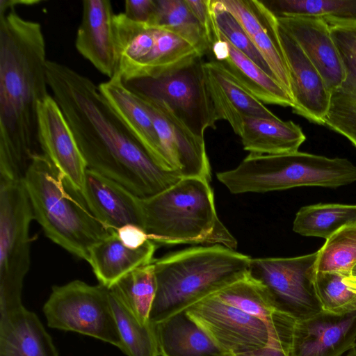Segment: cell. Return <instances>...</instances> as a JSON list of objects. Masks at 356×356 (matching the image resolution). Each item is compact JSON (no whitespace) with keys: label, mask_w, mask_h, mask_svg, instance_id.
Masks as SVG:
<instances>
[{"label":"cell","mask_w":356,"mask_h":356,"mask_svg":"<svg viewBox=\"0 0 356 356\" xmlns=\"http://www.w3.org/2000/svg\"><path fill=\"white\" fill-rule=\"evenodd\" d=\"M152 26L154 46L135 79L152 76L186 59L201 54L193 45L179 35L159 26Z\"/></svg>","instance_id":"836d02e7"},{"label":"cell","mask_w":356,"mask_h":356,"mask_svg":"<svg viewBox=\"0 0 356 356\" xmlns=\"http://www.w3.org/2000/svg\"><path fill=\"white\" fill-rule=\"evenodd\" d=\"M350 276L356 277V265L353 268Z\"/></svg>","instance_id":"ee69618b"},{"label":"cell","mask_w":356,"mask_h":356,"mask_svg":"<svg viewBox=\"0 0 356 356\" xmlns=\"http://www.w3.org/2000/svg\"><path fill=\"white\" fill-rule=\"evenodd\" d=\"M81 197L92 215L108 229L127 225L143 229L140 198L120 184L87 169Z\"/></svg>","instance_id":"603a6c76"},{"label":"cell","mask_w":356,"mask_h":356,"mask_svg":"<svg viewBox=\"0 0 356 356\" xmlns=\"http://www.w3.org/2000/svg\"><path fill=\"white\" fill-rule=\"evenodd\" d=\"M250 153L278 155L298 151L306 140L301 127L293 121L245 118L238 135Z\"/></svg>","instance_id":"83f0119b"},{"label":"cell","mask_w":356,"mask_h":356,"mask_svg":"<svg viewBox=\"0 0 356 356\" xmlns=\"http://www.w3.org/2000/svg\"><path fill=\"white\" fill-rule=\"evenodd\" d=\"M168 30L193 45L203 56L211 39L192 14L185 0H156V12L152 25Z\"/></svg>","instance_id":"4dcf8cb0"},{"label":"cell","mask_w":356,"mask_h":356,"mask_svg":"<svg viewBox=\"0 0 356 356\" xmlns=\"http://www.w3.org/2000/svg\"><path fill=\"white\" fill-rule=\"evenodd\" d=\"M214 2L238 22L277 82L291 97L289 68L279 39L275 16L261 0H214Z\"/></svg>","instance_id":"9a60e30c"},{"label":"cell","mask_w":356,"mask_h":356,"mask_svg":"<svg viewBox=\"0 0 356 356\" xmlns=\"http://www.w3.org/2000/svg\"><path fill=\"white\" fill-rule=\"evenodd\" d=\"M277 31L289 68L294 104L293 112L312 122L325 125L331 92L318 70L296 41L278 24Z\"/></svg>","instance_id":"5bb4252c"},{"label":"cell","mask_w":356,"mask_h":356,"mask_svg":"<svg viewBox=\"0 0 356 356\" xmlns=\"http://www.w3.org/2000/svg\"><path fill=\"white\" fill-rule=\"evenodd\" d=\"M120 240L128 247L138 248L149 241L146 232L135 225H127L116 230Z\"/></svg>","instance_id":"ab89813d"},{"label":"cell","mask_w":356,"mask_h":356,"mask_svg":"<svg viewBox=\"0 0 356 356\" xmlns=\"http://www.w3.org/2000/svg\"><path fill=\"white\" fill-rule=\"evenodd\" d=\"M345 275L316 272L315 288L322 310L337 314L356 311V293L344 282Z\"/></svg>","instance_id":"d590c367"},{"label":"cell","mask_w":356,"mask_h":356,"mask_svg":"<svg viewBox=\"0 0 356 356\" xmlns=\"http://www.w3.org/2000/svg\"><path fill=\"white\" fill-rule=\"evenodd\" d=\"M213 295L261 320L273 346L290 356L296 321L278 307L261 282L248 273Z\"/></svg>","instance_id":"2e32d148"},{"label":"cell","mask_w":356,"mask_h":356,"mask_svg":"<svg viewBox=\"0 0 356 356\" xmlns=\"http://www.w3.org/2000/svg\"><path fill=\"white\" fill-rule=\"evenodd\" d=\"M143 229L156 245H220L237 241L218 217L209 181L182 178L152 197L140 198Z\"/></svg>","instance_id":"5b68a950"},{"label":"cell","mask_w":356,"mask_h":356,"mask_svg":"<svg viewBox=\"0 0 356 356\" xmlns=\"http://www.w3.org/2000/svg\"><path fill=\"white\" fill-rule=\"evenodd\" d=\"M154 325L159 356H227L185 309Z\"/></svg>","instance_id":"4316f807"},{"label":"cell","mask_w":356,"mask_h":356,"mask_svg":"<svg viewBox=\"0 0 356 356\" xmlns=\"http://www.w3.org/2000/svg\"><path fill=\"white\" fill-rule=\"evenodd\" d=\"M345 356H356V348H353L350 350L348 354Z\"/></svg>","instance_id":"7bdbcfd3"},{"label":"cell","mask_w":356,"mask_h":356,"mask_svg":"<svg viewBox=\"0 0 356 356\" xmlns=\"http://www.w3.org/2000/svg\"><path fill=\"white\" fill-rule=\"evenodd\" d=\"M204 63V56L197 54L152 76L123 83L136 95L163 104L193 135L204 138L218 121Z\"/></svg>","instance_id":"52a82bcc"},{"label":"cell","mask_w":356,"mask_h":356,"mask_svg":"<svg viewBox=\"0 0 356 356\" xmlns=\"http://www.w3.org/2000/svg\"><path fill=\"white\" fill-rule=\"evenodd\" d=\"M108 289L117 294L141 323L149 322V316L156 292L152 262L130 272Z\"/></svg>","instance_id":"1f68e13d"},{"label":"cell","mask_w":356,"mask_h":356,"mask_svg":"<svg viewBox=\"0 0 356 356\" xmlns=\"http://www.w3.org/2000/svg\"><path fill=\"white\" fill-rule=\"evenodd\" d=\"M205 56L207 60L220 65L262 103L293 107V99L282 86L233 47L213 24L211 43Z\"/></svg>","instance_id":"44dd1931"},{"label":"cell","mask_w":356,"mask_h":356,"mask_svg":"<svg viewBox=\"0 0 356 356\" xmlns=\"http://www.w3.org/2000/svg\"><path fill=\"white\" fill-rule=\"evenodd\" d=\"M35 220L51 241L88 261L90 248L111 234L43 153L31 159L23 178Z\"/></svg>","instance_id":"277c9868"},{"label":"cell","mask_w":356,"mask_h":356,"mask_svg":"<svg viewBox=\"0 0 356 356\" xmlns=\"http://www.w3.org/2000/svg\"><path fill=\"white\" fill-rule=\"evenodd\" d=\"M38 0H1L0 1V14L4 13L10 9H15L16 6H31L40 3Z\"/></svg>","instance_id":"60d3db41"},{"label":"cell","mask_w":356,"mask_h":356,"mask_svg":"<svg viewBox=\"0 0 356 356\" xmlns=\"http://www.w3.org/2000/svg\"><path fill=\"white\" fill-rule=\"evenodd\" d=\"M356 343V311H321L296 322L290 356H342Z\"/></svg>","instance_id":"ac0fdd59"},{"label":"cell","mask_w":356,"mask_h":356,"mask_svg":"<svg viewBox=\"0 0 356 356\" xmlns=\"http://www.w3.org/2000/svg\"><path fill=\"white\" fill-rule=\"evenodd\" d=\"M0 356H58L37 315L23 305L0 314Z\"/></svg>","instance_id":"d4e9b609"},{"label":"cell","mask_w":356,"mask_h":356,"mask_svg":"<svg viewBox=\"0 0 356 356\" xmlns=\"http://www.w3.org/2000/svg\"><path fill=\"white\" fill-rule=\"evenodd\" d=\"M341 58L346 77L331 93L325 125L356 147V22L325 20Z\"/></svg>","instance_id":"e0dca14e"},{"label":"cell","mask_w":356,"mask_h":356,"mask_svg":"<svg viewBox=\"0 0 356 356\" xmlns=\"http://www.w3.org/2000/svg\"><path fill=\"white\" fill-rule=\"evenodd\" d=\"M344 282L352 291L356 293V277H346L344 278Z\"/></svg>","instance_id":"b9f144b4"},{"label":"cell","mask_w":356,"mask_h":356,"mask_svg":"<svg viewBox=\"0 0 356 356\" xmlns=\"http://www.w3.org/2000/svg\"><path fill=\"white\" fill-rule=\"evenodd\" d=\"M192 14L204 29L211 40L213 23L210 10V0H185Z\"/></svg>","instance_id":"f35d334b"},{"label":"cell","mask_w":356,"mask_h":356,"mask_svg":"<svg viewBox=\"0 0 356 356\" xmlns=\"http://www.w3.org/2000/svg\"><path fill=\"white\" fill-rule=\"evenodd\" d=\"M210 10L213 24L226 40L276 80L266 61L235 17L217 6L213 0H210Z\"/></svg>","instance_id":"8d00e7d4"},{"label":"cell","mask_w":356,"mask_h":356,"mask_svg":"<svg viewBox=\"0 0 356 356\" xmlns=\"http://www.w3.org/2000/svg\"><path fill=\"white\" fill-rule=\"evenodd\" d=\"M137 97L153 122L165 168L181 178L198 177L210 181L211 167L204 139L193 135L163 104Z\"/></svg>","instance_id":"7c38bea8"},{"label":"cell","mask_w":356,"mask_h":356,"mask_svg":"<svg viewBox=\"0 0 356 356\" xmlns=\"http://www.w3.org/2000/svg\"><path fill=\"white\" fill-rule=\"evenodd\" d=\"M251 257L220 245H200L152 261L156 296L149 321L160 322L248 274Z\"/></svg>","instance_id":"3957f363"},{"label":"cell","mask_w":356,"mask_h":356,"mask_svg":"<svg viewBox=\"0 0 356 356\" xmlns=\"http://www.w3.org/2000/svg\"><path fill=\"white\" fill-rule=\"evenodd\" d=\"M38 138L42 153L81 194L87 165L63 111L51 95L38 104Z\"/></svg>","instance_id":"4fadbf2b"},{"label":"cell","mask_w":356,"mask_h":356,"mask_svg":"<svg viewBox=\"0 0 356 356\" xmlns=\"http://www.w3.org/2000/svg\"><path fill=\"white\" fill-rule=\"evenodd\" d=\"M318 251L289 258H251L249 275L261 282L278 307L296 321L322 311L315 288Z\"/></svg>","instance_id":"30bf717a"},{"label":"cell","mask_w":356,"mask_h":356,"mask_svg":"<svg viewBox=\"0 0 356 356\" xmlns=\"http://www.w3.org/2000/svg\"><path fill=\"white\" fill-rule=\"evenodd\" d=\"M52 96L75 137L88 169L145 199L182 178L159 164L132 136L102 95L98 85L69 66L47 60Z\"/></svg>","instance_id":"6da1fadb"},{"label":"cell","mask_w":356,"mask_h":356,"mask_svg":"<svg viewBox=\"0 0 356 356\" xmlns=\"http://www.w3.org/2000/svg\"><path fill=\"white\" fill-rule=\"evenodd\" d=\"M114 15L110 1H83L81 20L75 39L77 51L108 79L118 71Z\"/></svg>","instance_id":"d6986e66"},{"label":"cell","mask_w":356,"mask_h":356,"mask_svg":"<svg viewBox=\"0 0 356 356\" xmlns=\"http://www.w3.org/2000/svg\"><path fill=\"white\" fill-rule=\"evenodd\" d=\"M234 194L266 193L299 186L336 188L356 181V166L346 159L305 152L250 153L235 168L217 173Z\"/></svg>","instance_id":"8992f818"},{"label":"cell","mask_w":356,"mask_h":356,"mask_svg":"<svg viewBox=\"0 0 356 356\" xmlns=\"http://www.w3.org/2000/svg\"><path fill=\"white\" fill-rule=\"evenodd\" d=\"M354 348H356V343H355V347H354Z\"/></svg>","instance_id":"f6af8a7d"},{"label":"cell","mask_w":356,"mask_h":356,"mask_svg":"<svg viewBox=\"0 0 356 356\" xmlns=\"http://www.w3.org/2000/svg\"><path fill=\"white\" fill-rule=\"evenodd\" d=\"M356 225V205L317 204L302 207L296 213L293 229L307 236L325 239L343 227Z\"/></svg>","instance_id":"f1b7e54d"},{"label":"cell","mask_w":356,"mask_h":356,"mask_svg":"<svg viewBox=\"0 0 356 356\" xmlns=\"http://www.w3.org/2000/svg\"><path fill=\"white\" fill-rule=\"evenodd\" d=\"M185 310L227 356H242L266 346L274 348L268 329L261 320L214 295Z\"/></svg>","instance_id":"8fae6325"},{"label":"cell","mask_w":356,"mask_h":356,"mask_svg":"<svg viewBox=\"0 0 356 356\" xmlns=\"http://www.w3.org/2000/svg\"><path fill=\"white\" fill-rule=\"evenodd\" d=\"M356 265V225L342 227L318 250L316 272H332L350 276Z\"/></svg>","instance_id":"e575fe53"},{"label":"cell","mask_w":356,"mask_h":356,"mask_svg":"<svg viewBox=\"0 0 356 356\" xmlns=\"http://www.w3.org/2000/svg\"><path fill=\"white\" fill-rule=\"evenodd\" d=\"M41 24L0 14V176L21 179L39 153L38 107L50 94Z\"/></svg>","instance_id":"7a4b0ae2"},{"label":"cell","mask_w":356,"mask_h":356,"mask_svg":"<svg viewBox=\"0 0 356 356\" xmlns=\"http://www.w3.org/2000/svg\"><path fill=\"white\" fill-rule=\"evenodd\" d=\"M275 16L356 22V0H261Z\"/></svg>","instance_id":"d6a6232c"},{"label":"cell","mask_w":356,"mask_h":356,"mask_svg":"<svg viewBox=\"0 0 356 356\" xmlns=\"http://www.w3.org/2000/svg\"><path fill=\"white\" fill-rule=\"evenodd\" d=\"M98 86L108 105L124 127L152 157L166 169L153 122L137 96L124 85L117 73Z\"/></svg>","instance_id":"cb8c5ba5"},{"label":"cell","mask_w":356,"mask_h":356,"mask_svg":"<svg viewBox=\"0 0 356 356\" xmlns=\"http://www.w3.org/2000/svg\"><path fill=\"white\" fill-rule=\"evenodd\" d=\"M156 248L150 240L138 248H129L114 231L90 248L88 262L99 284L108 289L134 270L151 264Z\"/></svg>","instance_id":"484cf974"},{"label":"cell","mask_w":356,"mask_h":356,"mask_svg":"<svg viewBox=\"0 0 356 356\" xmlns=\"http://www.w3.org/2000/svg\"><path fill=\"white\" fill-rule=\"evenodd\" d=\"M156 12V0H127L124 15L130 20L152 25Z\"/></svg>","instance_id":"74e56055"},{"label":"cell","mask_w":356,"mask_h":356,"mask_svg":"<svg viewBox=\"0 0 356 356\" xmlns=\"http://www.w3.org/2000/svg\"><path fill=\"white\" fill-rule=\"evenodd\" d=\"M43 312L51 328L75 332L122 348L108 289L100 284L74 280L54 286Z\"/></svg>","instance_id":"9c48e42d"},{"label":"cell","mask_w":356,"mask_h":356,"mask_svg":"<svg viewBox=\"0 0 356 356\" xmlns=\"http://www.w3.org/2000/svg\"><path fill=\"white\" fill-rule=\"evenodd\" d=\"M204 70L217 120H226L236 134L245 118H279L220 65L207 60Z\"/></svg>","instance_id":"7402d4cb"},{"label":"cell","mask_w":356,"mask_h":356,"mask_svg":"<svg viewBox=\"0 0 356 356\" xmlns=\"http://www.w3.org/2000/svg\"><path fill=\"white\" fill-rule=\"evenodd\" d=\"M108 296L122 342L121 350L127 356H159L154 323H141L110 289Z\"/></svg>","instance_id":"f546056e"},{"label":"cell","mask_w":356,"mask_h":356,"mask_svg":"<svg viewBox=\"0 0 356 356\" xmlns=\"http://www.w3.org/2000/svg\"><path fill=\"white\" fill-rule=\"evenodd\" d=\"M276 19L318 70L330 92L337 89L345 79L346 71L327 22L311 17Z\"/></svg>","instance_id":"ffe728a7"},{"label":"cell","mask_w":356,"mask_h":356,"mask_svg":"<svg viewBox=\"0 0 356 356\" xmlns=\"http://www.w3.org/2000/svg\"><path fill=\"white\" fill-rule=\"evenodd\" d=\"M35 220L23 179L0 176V314L22 306L30 267L31 222Z\"/></svg>","instance_id":"ba28073f"}]
</instances>
